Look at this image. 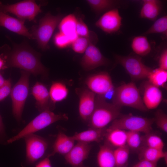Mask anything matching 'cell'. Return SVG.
Here are the masks:
<instances>
[{
	"label": "cell",
	"instance_id": "obj_20",
	"mask_svg": "<svg viewBox=\"0 0 167 167\" xmlns=\"http://www.w3.org/2000/svg\"><path fill=\"white\" fill-rule=\"evenodd\" d=\"M105 141L112 148H116L126 145V131L118 128H106Z\"/></svg>",
	"mask_w": 167,
	"mask_h": 167
},
{
	"label": "cell",
	"instance_id": "obj_39",
	"mask_svg": "<svg viewBox=\"0 0 167 167\" xmlns=\"http://www.w3.org/2000/svg\"><path fill=\"white\" fill-rule=\"evenodd\" d=\"M159 68L167 71V50L165 49L162 52L158 62Z\"/></svg>",
	"mask_w": 167,
	"mask_h": 167
},
{
	"label": "cell",
	"instance_id": "obj_41",
	"mask_svg": "<svg viewBox=\"0 0 167 167\" xmlns=\"http://www.w3.org/2000/svg\"><path fill=\"white\" fill-rule=\"evenodd\" d=\"M36 167H52L50 161L48 157H46L40 162Z\"/></svg>",
	"mask_w": 167,
	"mask_h": 167
},
{
	"label": "cell",
	"instance_id": "obj_15",
	"mask_svg": "<svg viewBox=\"0 0 167 167\" xmlns=\"http://www.w3.org/2000/svg\"><path fill=\"white\" fill-rule=\"evenodd\" d=\"M78 91L79 114L82 119L88 122L94 109L96 94L87 88Z\"/></svg>",
	"mask_w": 167,
	"mask_h": 167
},
{
	"label": "cell",
	"instance_id": "obj_27",
	"mask_svg": "<svg viewBox=\"0 0 167 167\" xmlns=\"http://www.w3.org/2000/svg\"><path fill=\"white\" fill-rule=\"evenodd\" d=\"M86 1L97 14L114 8L119 3V1L113 0H87Z\"/></svg>",
	"mask_w": 167,
	"mask_h": 167
},
{
	"label": "cell",
	"instance_id": "obj_43",
	"mask_svg": "<svg viewBox=\"0 0 167 167\" xmlns=\"http://www.w3.org/2000/svg\"><path fill=\"white\" fill-rule=\"evenodd\" d=\"M4 131V126L2 119L0 115V134L2 133Z\"/></svg>",
	"mask_w": 167,
	"mask_h": 167
},
{
	"label": "cell",
	"instance_id": "obj_34",
	"mask_svg": "<svg viewBox=\"0 0 167 167\" xmlns=\"http://www.w3.org/2000/svg\"><path fill=\"white\" fill-rule=\"evenodd\" d=\"M89 37L78 36L71 43V47L73 50L75 52L82 54L84 53L89 45L92 42Z\"/></svg>",
	"mask_w": 167,
	"mask_h": 167
},
{
	"label": "cell",
	"instance_id": "obj_9",
	"mask_svg": "<svg viewBox=\"0 0 167 167\" xmlns=\"http://www.w3.org/2000/svg\"><path fill=\"white\" fill-rule=\"evenodd\" d=\"M0 11L9 13L24 21L33 20L41 12V6L33 0H25L11 4H4L0 2Z\"/></svg>",
	"mask_w": 167,
	"mask_h": 167
},
{
	"label": "cell",
	"instance_id": "obj_40",
	"mask_svg": "<svg viewBox=\"0 0 167 167\" xmlns=\"http://www.w3.org/2000/svg\"><path fill=\"white\" fill-rule=\"evenodd\" d=\"M157 163L140 160L131 167H156Z\"/></svg>",
	"mask_w": 167,
	"mask_h": 167
},
{
	"label": "cell",
	"instance_id": "obj_31",
	"mask_svg": "<svg viewBox=\"0 0 167 167\" xmlns=\"http://www.w3.org/2000/svg\"><path fill=\"white\" fill-rule=\"evenodd\" d=\"M142 143L144 146L160 150H163L164 143L161 138L156 135L149 134L142 136Z\"/></svg>",
	"mask_w": 167,
	"mask_h": 167
},
{
	"label": "cell",
	"instance_id": "obj_42",
	"mask_svg": "<svg viewBox=\"0 0 167 167\" xmlns=\"http://www.w3.org/2000/svg\"><path fill=\"white\" fill-rule=\"evenodd\" d=\"M6 67V61L4 58L0 56V70Z\"/></svg>",
	"mask_w": 167,
	"mask_h": 167
},
{
	"label": "cell",
	"instance_id": "obj_4",
	"mask_svg": "<svg viewBox=\"0 0 167 167\" xmlns=\"http://www.w3.org/2000/svg\"><path fill=\"white\" fill-rule=\"evenodd\" d=\"M41 112L16 135L8 140V143H12L28 135L33 134L58 121L68 119L66 114H56L50 109H46Z\"/></svg>",
	"mask_w": 167,
	"mask_h": 167
},
{
	"label": "cell",
	"instance_id": "obj_37",
	"mask_svg": "<svg viewBox=\"0 0 167 167\" xmlns=\"http://www.w3.org/2000/svg\"><path fill=\"white\" fill-rule=\"evenodd\" d=\"M76 32L79 36L89 37L91 36L87 25L81 19H77Z\"/></svg>",
	"mask_w": 167,
	"mask_h": 167
},
{
	"label": "cell",
	"instance_id": "obj_21",
	"mask_svg": "<svg viewBox=\"0 0 167 167\" xmlns=\"http://www.w3.org/2000/svg\"><path fill=\"white\" fill-rule=\"evenodd\" d=\"M75 141L70 136H67L62 132H59L53 146L52 153L48 157L58 153L64 156L68 153L74 145Z\"/></svg>",
	"mask_w": 167,
	"mask_h": 167
},
{
	"label": "cell",
	"instance_id": "obj_44",
	"mask_svg": "<svg viewBox=\"0 0 167 167\" xmlns=\"http://www.w3.org/2000/svg\"><path fill=\"white\" fill-rule=\"evenodd\" d=\"M6 80L5 79L2 75L0 73V86L2 85L5 83Z\"/></svg>",
	"mask_w": 167,
	"mask_h": 167
},
{
	"label": "cell",
	"instance_id": "obj_22",
	"mask_svg": "<svg viewBox=\"0 0 167 167\" xmlns=\"http://www.w3.org/2000/svg\"><path fill=\"white\" fill-rule=\"evenodd\" d=\"M97 161L99 167H115L113 148L105 142L101 145L97 155Z\"/></svg>",
	"mask_w": 167,
	"mask_h": 167
},
{
	"label": "cell",
	"instance_id": "obj_2",
	"mask_svg": "<svg viewBox=\"0 0 167 167\" xmlns=\"http://www.w3.org/2000/svg\"><path fill=\"white\" fill-rule=\"evenodd\" d=\"M121 107L107 102L105 97H96L95 106L88 120L89 128L103 129L121 115Z\"/></svg>",
	"mask_w": 167,
	"mask_h": 167
},
{
	"label": "cell",
	"instance_id": "obj_6",
	"mask_svg": "<svg viewBox=\"0 0 167 167\" xmlns=\"http://www.w3.org/2000/svg\"><path fill=\"white\" fill-rule=\"evenodd\" d=\"M61 17L60 15H53L49 12L40 19L38 25L32 28L31 34L42 50L48 48V42Z\"/></svg>",
	"mask_w": 167,
	"mask_h": 167
},
{
	"label": "cell",
	"instance_id": "obj_32",
	"mask_svg": "<svg viewBox=\"0 0 167 167\" xmlns=\"http://www.w3.org/2000/svg\"><path fill=\"white\" fill-rule=\"evenodd\" d=\"M130 149L126 145L114 150L116 167H122L127 163L129 157Z\"/></svg>",
	"mask_w": 167,
	"mask_h": 167
},
{
	"label": "cell",
	"instance_id": "obj_5",
	"mask_svg": "<svg viewBox=\"0 0 167 167\" xmlns=\"http://www.w3.org/2000/svg\"><path fill=\"white\" fill-rule=\"evenodd\" d=\"M154 121V118H148L130 114L121 115L111 122L109 127L136 131L146 135L151 133Z\"/></svg>",
	"mask_w": 167,
	"mask_h": 167
},
{
	"label": "cell",
	"instance_id": "obj_28",
	"mask_svg": "<svg viewBox=\"0 0 167 167\" xmlns=\"http://www.w3.org/2000/svg\"><path fill=\"white\" fill-rule=\"evenodd\" d=\"M77 19L72 14L64 17L60 22L59 28L60 32L68 36L76 32Z\"/></svg>",
	"mask_w": 167,
	"mask_h": 167
},
{
	"label": "cell",
	"instance_id": "obj_45",
	"mask_svg": "<svg viewBox=\"0 0 167 167\" xmlns=\"http://www.w3.org/2000/svg\"><path fill=\"white\" fill-rule=\"evenodd\" d=\"M164 158L165 163L167 165V152H165V155L163 158Z\"/></svg>",
	"mask_w": 167,
	"mask_h": 167
},
{
	"label": "cell",
	"instance_id": "obj_13",
	"mask_svg": "<svg viewBox=\"0 0 167 167\" xmlns=\"http://www.w3.org/2000/svg\"><path fill=\"white\" fill-rule=\"evenodd\" d=\"M122 20L118 9L114 8L103 14L96 22L95 25L105 33H113L120 29Z\"/></svg>",
	"mask_w": 167,
	"mask_h": 167
},
{
	"label": "cell",
	"instance_id": "obj_19",
	"mask_svg": "<svg viewBox=\"0 0 167 167\" xmlns=\"http://www.w3.org/2000/svg\"><path fill=\"white\" fill-rule=\"evenodd\" d=\"M106 128L103 129L89 128L88 130L77 133L70 137L75 141L90 143H99L105 138Z\"/></svg>",
	"mask_w": 167,
	"mask_h": 167
},
{
	"label": "cell",
	"instance_id": "obj_24",
	"mask_svg": "<svg viewBox=\"0 0 167 167\" xmlns=\"http://www.w3.org/2000/svg\"><path fill=\"white\" fill-rule=\"evenodd\" d=\"M131 47L133 51L139 56H146L151 50L147 38L143 35L134 37L132 40Z\"/></svg>",
	"mask_w": 167,
	"mask_h": 167
},
{
	"label": "cell",
	"instance_id": "obj_38",
	"mask_svg": "<svg viewBox=\"0 0 167 167\" xmlns=\"http://www.w3.org/2000/svg\"><path fill=\"white\" fill-rule=\"evenodd\" d=\"M11 80H6L5 83L0 86V101L5 99L10 93L11 90Z\"/></svg>",
	"mask_w": 167,
	"mask_h": 167
},
{
	"label": "cell",
	"instance_id": "obj_12",
	"mask_svg": "<svg viewBox=\"0 0 167 167\" xmlns=\"http://www.w3.org/2000/svg\"><path fill=\"white\" fill-rule=\"evenodd\" d=\"M109 62L108 60L103 55L99 49L93 43H91L88 47L81 61L82 67L87 71L107 65Z\"/></svg>",
	"mask_w": 167,
	"mask_h": 167
},
{
	"label": "cell",
	"instance_id": "obj_11",
	"mask_svg": "<svg viewBox=\"0 0 167 167\" xmlns=\"http://www.w3.org/2000/svg\"><path fill=\"white\" fill-rule=\"evenodd\" d=\"M24 138L27 161L29 163H33L43 156L47 148L48 143L44 139L34 134L28 135Z\"/></svg>",
	"mask_w": 167,
	"mask_h": 167
},
{
	"label": "cell",
	"instance_id": "obj_1",
	"mask_svg": "<svg viewBox=\"0 0 167 167\" xmlns=\"http://www.w3.org/2000/svg\"><path fill=\"white\" fill-rule=\"evenodd\" d=\"M3 48L6 51L4 58L6 67L18 68L35 76H47V70L41 62L40 54L28 44L13 43L11 50L7 49L8 51Z\"/></svg>",
	"mask_w": 167,
	"mask_h": 167
},
{
	"label": "cell",
	"instance_id": "obj_16",
	"mask_svg": "<svg viewBox=\"0 0 167 167\" xmlns=\"http://www.w3.org/2000/svg\"><path fill=\"white\" fill-rule=\"evenodd\" d=\"M0 27L29 39H34L24 24V21L17 19L0 11Z\"/></svg>",
	"mask_w": 167,
	"mask_h": 167
},
{
	"label": "cell",
	"instance_id": "obj_7",
	"mask_svg": "<svg viewBox=\"0 0 167 167\" xmlns=\"http://www.w3.org/2000/svg\"><path fill=\"white\" fill-rule=\"evenodd\" d=\"M30 74L27 71H22L20 79L11 89V92L13 113L19 121L21 120L24 104L28 96Z\"/></svg>",
	"mask_w": 167,
	"mask_h": 167
},
{
	"label": "cell",
	"instance_id": "obj_36",
	"mask_svg": "<svg viewBox=\"0 0 167 167\" xmlns=\"http://www.w3.org/2000/svg\"><path fill=\"white\" fill-rule=\"evenodd\" d=\"M54 42L56 46L59 48H65L71 44L68 37L60 32L55 35Z\"/></svg>",
	"mask_w": 167,
	"mask_h": 167
},
{
	"label": "cell",
	"instance_id": "obj_23",
	"mask_svg": "<svg viewBox=\"0 0 167 167\" xmlns=\"http://www.w3.org/2000/svg\"><path fill=\"white\" fill-rule=\"evenodd\" d=\"M161 9V2L157 0H144L140 12L141 18L151 20H155Z\"/></svg>",
	"mask_w": 167,
	"mask_h": 167
},
{
	"label": "cell",
	"instance_id": "obj_10",
	"mask_svg": "<svg viewBox=\"0 0 167 167\" xmlns=\"http://www.w3.org/2000/svg\"><path fill=\"white\" fill-rule=\"evenodd\" d=\"M85 83L88 89L95 94L103 96L112 92L114 88L109 74L101 72L88 76Z\"/></svg>",
	"mask_w": 167,
	"mask_h": 167
},
{
	"label": "cell",
	"instance_id": "obj_3",
	"mask_svg": "<svg viewBox=\"0 0 167 167\" xmlns=\"http://www.w3.org/2000/svg\"><path fill=\"white\" fill-rule=\"evenodd\" d=\"M113 98L112 103L121 107L128 106L143 112L148 110L143 103L138 89L133 82L114 88Z\"/></svg>",
	"mask_w": 167,
	"mask_h": 167
},
{
	"label": "cell",
	"instance_id": "obj_30",
	"mask_svg": "<svg viewBox=\"0 0 167 167\" xmlns=\"http://www.w3.org/2000/svg\"><path fill=\"white\" fill-rule=\"evenodd\" d=\"M160 34L165 37L167 36V16H163L155 20L150 27L143 35Z\"/></svg>",
	"mask_w": 167,
	"mask_h": 167
},
{
	"label": "cell",
	"instance_id": "obj_25",
	"mask_svg": "<svg viewBox=\"0 0 167 167\" xmlns=\"http://www.w3.org/2000/svg\"><path fill=\"white\" fill-rule=\"evenodd\" d=\"M51 103L53 105L65 99L68 94V90L66 85L59 82H53L49 91Z\"/></svg>",
	"mask_w": 167,
	"mask_h": 167
},
{
	"label": "cell",
	"instance_id": "obj_33",
	"mask_svg": "<svg viewBox=\"0 0 167 167\" xmlns=\"http://www.w3.org/2000/svg\"><path fill=\"white\" fill-rule=\"evenodd\" d=\"M140 133L135 131H126V145L130 148L139 150L141 147L142 136Z\"/></svg>",
	"mask_w": 167,
	"mask_h": 167
},
{
	"label": "cell",
	"instance_id": "obj_17",
	"mask_svg": "<svg viewBox=\"0 0 167 167\" xmlns=\"http://www.w3.org/2000/svg\"><path fill=\"white\" fill-rule=\"evenodd\" d=\"M31 94L36 100V107L39 111L51 110V103L49 91L44 84L36 82L32 88Z\"/></svg>",
	"mask_w": 167,
	"mask_h": 167
},
{
	"label": "cell",
	"instance_id": "obj_29",
	"mask_svg": "<svg viewBox=\"0 0 167 167\" xmlns=\"http://www.w3.org/2000/svg\"><path fill=\"white\" fill-rule=\"evenodd\" d=\"M148 78V82L158 87H164L167 81V71L159 68L152 70Z\"/></svg>",
	"mask_w": 167,
	"mask_h": 167
},
{
	"label": "cell",
	"instance_id": "obj_35",
	"mask_svg": "<svg viewBox=\"0 0 167 167\" xmlns=\"http://www.w3.org/2000/svg\"><path fill=\"white\" fill-rule=\"evenodd\" d=\"M154 122L158 127L164 131L167 132V115L163 111L158 110L155 114Z\"/></svg>",
	"mask_w": 167,
	"mask_h": 167
},
{
	"label": "cell",
	"instance_id": "obj_26",
	"mask_svg": "<svg viewBox=\"0 0 167 167\" xmlns=\"http://www.w3.org/2000/svg\"><path fill=\"white\" fill-rule=\"evenodd\" d=\"M139 160H144L157 163L161 159L163 158L165 152L143 146L139 149Z\"/></svg>",
	"mask_w": 167,
	"mask_h": 167
},
{
	"label": "cell",
	"instance_id": "obj_46",
	"mask_svg": "<svg viewBox=\"0 0 167 167\" xmlns=\"http://www.w3.org/2000/svg\"><path fill=\"white\" fill-rule=\"evenodd\" d=\"M84 167V166L83 165L80 166V167Z\"/></svg>",
	"mask_w": 167,
	"mask_h": 167
},
{
	"label": "cell",
	"instance_id": "obj_14",
	"mask_svg": "<svg viewBox=\"0 0 167 167\" xmlns=\"http://www.w3.org/2000/svg\"><path fill=\"white\" fill-rule=\"evenodd\" d=\"M92 145L90 143L78 141L65 156L66 161L72 167L82 166L84 161L88 157Z\"/></svg>",
	"mask_w": 167,
	"mask_h": 167
},
{
	"label": "cell",
	"instance_id": "obj_18",
	"mask_svg": "<svg viewBox=\"0 0 167 167\" xmlns=\"http://www.w3.org/2000/svg\"><path fill=\"white\" fill-rule=\"evenodd\" d=\"M162 97V92L159 88L149 82L145 84L142 100L148 110L156 108L161 102Z\"/></svg>",
	"mask_w": 167,
	"mask_h": 167
},
{
	"label": "cell",
	"instance_id": "obj_8",
	"mask_svg": "<svg viewBox=\"0 0 167 167\" xmlns=\"http://www.w3.org/2000/svg\"><path fill=\"white\" fill-rule=\"evenodd\" d=\"M116 62L125 69L134 81H138L148 77L152 69L146 65L138 56H122L116 54Z\"/></svg>",
	"mask_w": 167,
	"mask_h": 167
}]
</instances>
